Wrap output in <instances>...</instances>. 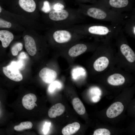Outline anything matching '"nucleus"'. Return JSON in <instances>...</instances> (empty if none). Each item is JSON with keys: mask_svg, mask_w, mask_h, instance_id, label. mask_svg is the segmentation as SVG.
I'll return each instance as SVG.
<instances>
[{"mask_svg": "<svg viewBox=\"0 0 135 135\" xmlns=\"http://www.w3.org/2000/svg\"><path fill=\"white\" fill-rule=\"evenodd\" d=\"M78 9L82 14L93 18L110 22L124 26L128 18L127 14L116 12L106 8L92 4L86 5L78 4Z\"/></svg>", "mask_w": 135, "mask_h": 135, "instance_id": "nucleus-1", "label": "nucleus"}, {"mask_svg": "<svg viewBox=\"0 0 135 135\" xmlns=\"http://www.w3.org/2000/svg\"><path fill=\"white\" fill-rule=\"evenodd\" d=\"M122 25L112 24L110 25L92 24L80 25L76 29L81 34L90 35L96 38L108 39L117 36L122 28Z\"/></svg>", "mask_w": 135, "mask_h": 135, "instance_id": "nucleus-2", "label": "nucleus"}, {"mask_svg": "<svg viewBox=\"0 0 135 135\" xmlns=\"http://www.w3.org/2000/svg\"><path fill=\"white\" fill-rule=\"evenodd\" d=\"M134 2V0H98L93 4L123 13L132 9Z\"/></svg>", "mask_w": 135, "mask_h": 135, "instance_id": "nucleus-3", "label": "nucleus"}, {"mask_svg": "<svg viewBox=\"0 0 135 135\" xmlns=\"http://www.w3.org/2000/svg\"><path fill=\"white\" fill-rule=\"evenodd\" d=\"M72 31L67 29H59L53 31L52 36L54 41L59 44L67 43L70 41L73 36Z\"/></svg>", "mask_w": 135, "mask_h": 135, "instance_id": "nucleus-4", "label": "nucleus"}, {"mask_svg": "<svg viewBox=\"0 0 135 135\" xmlns=\"http://www.w3.org/2000/svg\"><path fill=\"white\" fill-rule=\"evenodd\" d=\"M69 11L65 9L59 10H52L48 13V16L50 20L54 22L66 21L71 16V13Z\"/></svg>", "mask_w": 135, "mask_h": 135, "instance_id": "nucleus-5", "label": "nucleus"}, {"mask_svg": "<svg viewBox=\"0 0 135 135\" xmlns=\"http://www.w3.org/2000/svg\"><path fill=\"white\" fill-rule=\"evenodd\" d=\"M4 74L8 78L14 81L19 82L22 80L23 76L18 69L10 64L2 68Z\"/></svg>", "mask_w": 135, "mask_h": 135, "instance_id": "nucleus-6", "label": "nucleus"}, {"mask_svg": "<svg viewBox=\"0 0 135 135\" xmlns=\"http://www.w3.org/2000/svg\"><path fill=\"white\" fill-rule=\"evenodd\" d=\"M18 6L24 12L32 14L36 10L37 4L34 0H18Z\"/></svg>", "mask_w": 135, "mask_h": 135, "instance_id": "nucleus-7", "label": "nucleus"}, {"mask_svg": "<svg viewBox=\"0 0 135 135\" xmlns=\"http://www.w3.org/2000/svg\"><path fill=\"white\" fill-rule=\"evenodd\" d=\"M39 76L44 82L50 84L56 79L57 74L54 70L48 68H44L40 71Z\"/></svg>", "mask_w": 135, "mask_h": 135, "instance_id": "nucleus-8", "label": "nucleus"}, {"mask_svg": "<svg viewBox=\"0 0 135 135\" xmlns=\"http://www.w3.org/2000/svg\"><path fill=\"white\" fill-rule=\"evenodd\" d=\"M124 108V106L121 102H115L108 108L106 111V115L110 118H115L122 113Z\"/></svg>", "mask_w": 135, "mask_h": 135, "instance_id": "nucleus-9", "label": "nucleus"}, {"mask_svg": "<svg viewBox=\"0 0 135 135\" xmlns=\"http://www.w3.org/2000/svg\"><path fill=\"white\" fill-rule=\"evenodd\" d=\"M25 48L30 55L32 56L37 52V47L35 40L31 36L26 35L24 37Z\"/></svg>", "mask_w": 135, "mask_h": 135, "instance_id": "nucleus-10", "label": "nucleus"}, {"mask_svg": "<svg viewBox=\"0 0 135 135\" xmlns=\"http://www.w3.org/2000/svg\"><path fill=\"white\" fill-rule=\"evenodd\" d=\"M133 13L126 20L122 28L123 32L132 36H135V14Z\"/></svg>", "mask_w": 135, "mask_h": 135, "instance_id": "nucleus-11", "label": "nucleus"}, {"mask_svg": "<svg viewBox=\"0 0 135 135\" xmlns=\"http://www.w3.org/2000/svg\"><path fill=\"white\" fill-rule=\"evenodd\" d=\"M37 100L36 96L34 94L30 93L25 95L22 99L23 106L28 110L33 109L35 106H37L35 102Z\"/></svg>", "mask_w": 135, "mask_h": 135, "instance_id": "nucleus-12", "label": "nucleus"}, {"mask_svg": "<svg viewBox=\"0 0 135 135\" xmlns=\"http://www.w3.org/2000/svg\"><path fill=\"white\" fill-rule=\"evenodd\" d=\"M120 51L129 62H133L135 60V54L130 47L126 43H122L120 46Z\"/></svg>", "mask_w": 135, "mask_h": 135, "instance_id": "nucleus-13", "label": "nucleus"}, {"mask_svg": "<svg viewBox=\"0 0 135 135\" xmlns=\"http://www.w3.org/2000/svg\"><path fill=\"white\" fill-rule=\"evenodd\" d=\"M88 48L87 45L84 43H78L72 46L69 49L68 53L70 57H76L84 53Z\"/></svg>", "mask_w": 135, "mask_h": 135, "instance_id": "nucleus-14", "label": "nucleus"}, {"mask_svg": "<svg viewBox=\"0 0 135 135\" xmlns=\"http://www.w3.org/2000/svg\"><path fill=\"white\" fill-rule=\"evenodd\" d=\"M14 37L13 34L9 31L6 30H0V40L3 47H7L13 40Z\"/></svg>", "mask_w": 135, "mask_h": 135, "instance_id": "nucleus-15", "label": "nucleus"}, {"mask_svg": "<svg viewBox=\"0 0 135 135\" xmlns=\"http://www.w3.org/2000/svg\"><path fill=\"white\" fill-rule=\"evenodd\" d=\"M64 106L61 103L55 104L49 110L48 114L51 118H54L61 115L65 110Z\"/></svg>", "mask_w": 135, "mask_h": 135, "instance_id": "nucleus-16", "label": "nucleus"}, {"mask_svg": "<svg viewBox=\"0 0 135 135\" xmlns=\"http://www.w3.org/2000/svg\"><path fill=\"white\" fill-rule=\"evenodd\" d=\"M109 60L106 57L102 56L96 59L94 63V68L98 72H101L104 70L108 66Z\"/></svg>", "mask_w": 135, "mask_h": 135, "instance_id": "nucleus-17", "label": "nucleus"}, {"mask_svg": "<svg viewBox=\"0 0 135 135\" xmlns=\"http://www.w3.org/2000/svg\"><path fill=\"white\" fill-rule=\"evenodd\" d=\"M125 79L121 74L115 73L110 76L107 79L108 83L110 85L118 86L123 84L125 82Z\"/></svg>", "mask_w": 135, "mask_h": 135, "instance_id": "nucleus-18", "label": "nucleus"}, {"mask_svg": "<svg viewBox=\"0 0 135 135\" xmlns=\"http://www.w3.org/2000/svg\"><path fill=\"white\" fill-rule=\"evenodd\" d=\"M80 128V124L77 122H74L64 127L62 129V133L64 135H72L76 133Z\"/></svg>", "mask_w": 135, "mask_h": 135, "instance_id": "nucleus-19", "label": "nucleus"}, {"mask_svg": "<svg viewBox=\"0 0 135 135\" xmlns=\"http://www.w3.org/2000/svg\"><path fill=\"white\" fill-rule=\"evenodd\" d=\"M72 104L74 109L78 114L82 115L85 113V108L82 102L79 98H74L72 101Z\"/></svg>", "mask_w": 135, "mask_h": 135, "instance_id": "nucleus-20", "label": "nucleus"}, {"mask_svg": "<svg viewBox=\"0 0 135 135\" xmlns=\"http://www.w3.org/2000/svg\"><path fill=\"white\" fill-rule=\"evenodd\" d=\"M33 126L32 122L29 121L23 122L18 125L15 126L14 129L17 131H22L26 129L31 128Z\"/></svg>", "mask_w": 135, "mask_h": 135, "instance_id": "nucleus-21", "label": "nucleus"}, {"mask_svg": "<svg viewBox=\"0 0 135 135\" xmlns=\"http://www.w3.org/2000/svg\"><path fill=\"white\" fill-rule=\"evenodd\" d=\"M52 10H59L64 9L65 5L62 0H56L51 2Z\"/></svg>", "mask_w": 135, "mask_h": 135, "instance_id": "nucleus-22", "label": "nucleus"}, {"mask_svg": "<svg viewBox=\"0 0 135 135\" xmlns=\"http://www.w3.org/2000/svg\"><path fill=\"white\" fill-rule=\"evenodd\" d=\"M23 48V44L21 42H18L13 46L11 48V52L14 56H17L19 52Z\"/></svg>", "mask_w": 135, "mask_h": 135, "instance_id": "nucleus-23", "label": "nucleus"}, {"mask_svg": "<svg viewBox=\"0 0 135 135\" xmlns=\"http://www.w3.org/2000/svg\"><path fill=\"white\" fill-rule=\"evenodd\" d=\"M42 6L41 8L42 11L45 13H48L51 10V2L48 0H44L43 2Z\"/></svg>", "mask_w": 135, "mask_h": 135, "instance_id": "nucleus-24", "label": "nucleus"}, {"mask_svg": "<svg viewBox=\"0 0 135 135\" xmlns=\"http://www.w3.org/2000/svg\"><path fill=\"white\" fill-rule=\"evenodd\" d=\"M110 132L108 129L104 128H100L95 130L94 135H110Z\"/></svg>", "mask_w": 135, "mask_h": 135, "instance_id": "nucleus-25", "label": "nucleus"}, {"mask_svg": "<svg viewBox=\"0 0 135 135\" xmlns=\"http://www.w3.org/2000/svg\"><path fill=\"white\" fill-rule=\"evenodd\" d=\"M61 86L60 83L59 82L54 81L50 83L48 87V91L50 92H52L56 88H60Z\"/></svg>", "mask_w": 135, "mask_h": 135, "instance_id": "nucleus-26", "label": "nucleus"}, {"mask_svg": "<svg viewBox=\"0 0 135 135\" xmlns=\"http://www.w3.org/2000/svg\"><path fill=\"white\" fill-rule=\"evenodd\" d=\"M12 26V23L0 18V28H10Z\"/></svg>", "mask_w": 135, "mask_h": 135, "instance_id": "nucleus-27", "label": "nucleus"}, {"mask_svg": "<svg viewBox=\"0 0 135 135\" xmlns=\"http://www.w3.org/2000/svg\"><path fill=\"white\" fill-rule=\"evenodd\" d=\"M10 65L18 69H20L23 67V62L21 60L18 61H12Z\"/></svg>", "mask_w": 135, "mask_h": 135, "instance_id": "nucleus-28", "label": "nucleus"}, {"mask_svg": "<svg viewBox=\"0 0 135 135\" xmlns=\"http://www.w3.org/2000/svg\"><path fill=\"white\" fill-rule=\"evenodd\" d=\"M90 93L92 95L95 96H100L101 95V92L100 90L98 88L94 87L92 88L90 90Z\"/></svg>", "mask_w": 135, "mask_h": 135, "instance_id": "nucleus-29", "label": "nucleus"}, {"mask_svg": "<svg viewBox=\"0 0 135 135\" xmlns=\"http://www.w3.org/2000/svg\"><path fill=\"white\" fill-rule=\"evenodd\" d=\"M78 4L90 3L92 4L96 3L98 0H75Z\"/></svg>", "mask_w": 135, "mask_h": 135, "instance_id": "nucleus-30", "label": "nucleus"}, {"mask_svg": "<svg viewBox=\"0 0 135 135\" xmlns=\"http://www.w3.org/2000/svg\"><path fill=\"white\" fill-rule=\"evenodd\" d=\"M50 125V123L46 122L44 126L43 129V131L44 134H46L48 132L49 128Z\"/></svg>", "mask_w": 135, "mask_h": 135, "instance_id": "nucleus-31", "label": "nucleus"}, {"mask_svg": "<svg viewBox=\"0 0 135 135\" xmlns=\"http://www.w3.org/2000/svg\"><path fill=\"white\" fill-rule=\"evenodd\" d=\"M100 97L99 96H92V101L94 102H97L100 100Z\"/></svg>", "mask_w": 135, "mask_h": 135, "instance_id": "nucleus-32", "label": "nucleus"}, {"mask_svg": "<svg viewBox=\"0 0 135 135\" xmlns=\"http://www.w3.org/2000/svg\"><path fill=\"white\" fill-rule=\"evenodd\" d=\"M19 57L21 59H24L26 58V55L24 52H21L20 54Z\"/></svg>", "mask_w": 135, "mask_h": 135, "instance_id": "nucleus-33", "label": "nucleus"}, {"mask_svg": "<svg viewBox=\"0 0 135 135\" xmlns=\"http://www.w3.org/2000/svg\"><path fill=\"white\" fill-rule=\"evenodd\" d=\"M2 8L1 6H0V13L2 11Z\"/></svg>", "mask_w": 135, "mask_h": 135, "instance_id": "nucleus-34", "label": "nucleus"}, {"mask_svg": "<svg viewBox=\"0 0 135 135\" xmlns=\"http://www.w3.org/2000/svg\"><path fill=\"white\" fill-rule=\"evenodd\" d=\"M52 2V1H54L56 0H48Z\"/></svg>", "mask_w": 135, "mask_h": 135, "instance_id": "nucleus-35", "label": "nucleus"}, {"mask_svg": "<svg viewBox=\"0 0 135 135\" xmlns=\"http://www.w3.org/2000/svg\"></svg>", "mask_w": 135, "mask_h": 135, "instance_id": "nucleus-36", "label": "nucleus"}]
</instances>
